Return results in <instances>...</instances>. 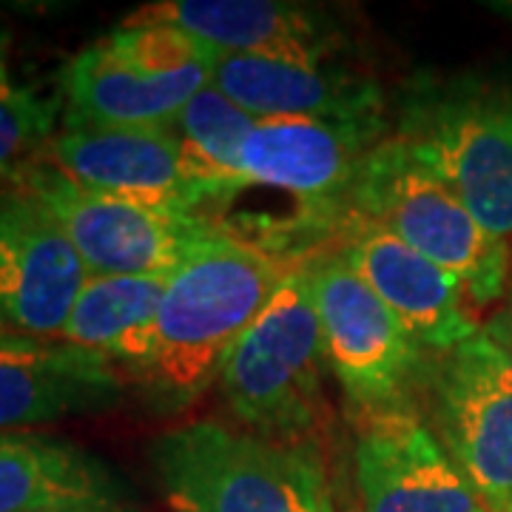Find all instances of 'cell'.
<instances>
[{"instance_id": "cell-1", "label": "cell", "mask_w": 512, "mask_h": 512, "mask_svg": "<svg viewBox=\"0 0 512 512\" xmlns=\"http://www.w3.org/2000/svg\"><path fill=\"white\" fill-rule=\"evenodd\" d=\"M296 262L217 234L185 259L165 288L146 367L137 373L160 410L194 404Z\"/></svg>"}, {"instance_id": "cell-18", "label": "cell", "mask_w": 512, "mask_h": 512, "mask_svg": "<svg viewBox=\"0 0 512 512\" xmlns=\"http://www.w3.org/2000/svg\"><path fill=\"white\" fill-rule=\"evenodd\" d=\"M171 276H89L77 293L60 339L92 350L111 365L146 367L154 342V322Z\"/></svg>"}, {"instance_id": "cell-23", "label": "cell", "mask_w": 512, "mask_h": 512, "mask_svg": "<svg viewBox=\"0 0 512 512\" xmlns=\"http://www.w3.org/2000/svg\"><path fill=\"white\" fill-rule=\"evenodd\" d=\"M46 512H137L126 504H106V507H66V510H46Z\"/></svg>"}, {"instance_id": "cell-5", "label": "cell", "mask_w": 512, "mask_h": 512, "mask_svg": "<svg viewBox=\"0 0 512 512\" xmlns=\"http://www.w3.org/2000/svg\"><path fill=\"white\" fill-rule=\"evenodd\" d=\"M396 137L490 234L512 237V89L416 83Z\"/></svg>"}, {"instance_id": "cell-19", "label": "cell", "mask_w": 512, "mask_h": 512, "mask_svg": "<svg viewBox=\"0 0 512 512\" xmlns=\"http://www.w3.org/2000/svg\"><path fill=\"white\" fill-rule=\"evenodd\" d=\"M256 123H259V117L234 103L214 83L202 86L200 92L185 103L180 117L174 120V131L183 137L191 163L202 177V183L211 191L205 208L237 180L239 154H242V146Z\"/></svg>"}, {"instance_id": "cell-8", "label": "cell", "mask_w": 512, "mask_h": 512, "mask_svg": "<svg viewBox=\"0 0 512 512\" xmlns=\"http://www.w3.org/2000/svg\"><path fill=\"white\" fill-rule=\"evenodd\" d=\"M430 419L487 512H512V370L478 333L433 359Z\"/></svg>"}, {"instance_id": "cell-16", "label": "cell", "mask_w": 512, "mask_h": 512, "mask_svg": "<svg viewBox=\"0 0 512 512\" xmlns=\"http://www.w3.org/2000/svg\"><path fill=\"white\" fill-rule=\"evenodd\" d=\"M126 23H160L197 37L217 55H325V32L308 9L276 0H160Z\"/></svg>"}, {"instance_id": "cell-4", "label": "cell", "mask_w": 512, "mask_h": 512, "mask_svg": "<svg viewBox=\"0 0 512 512\" xmlns=\"http://www.w3.org/2000/svg\"><path fill=\"white\" fill-rule=\"evenodd\" d=\"M350 217L379 225L456 274L476 305L495 302L507 288V242L490 234L456 191L419 163L396 134L367 157L350 191Z\"/></svg>"}, {"instance_id": "cell-24", "label": "cell", "mask_w": 512, "mask_h": 512, "mask_svg": "<svg viewBox=\"0 0 512 512\" xmlns=\"http://www.w3.org/2000/svg\"><path fill=\"white\" fill-rule=\"evenodd\" d=\"M322 512H336V501H333V495H330L328 501H325V507H322Z\"/></svg>"}, {"instance_id": "cell-13", "label": "cell", "mask_w": 512, "mask_h": 512, "mask_svg": "<svg viewBox=\"0 0 512 512\" xmlns=\"http://www.w3.org/2000/svg\"><path fill=\"white\" fill-rule=\"evenodd\" d=\"M117 367L63 339L0 333V433L103 410L120 399Z\"/></svg>"}, {"instance_id": "cell-21", "label": "cell", "mask_w": 512, "mask_h": 512, "mask_svg": "<svg viewBox=\"0 0 512 512\" xmlns=\"http://www.w3.org/2000/svg\"><path fill=\"white\" fill-rule=\"evenodd\" d=\"M481 333L493 342L495 348H498V353L504 356V362H507L512 370V296L510 302H507V308L498 313L493 322L481 330Z\"/></svg>"}, {"instance_id": "cell-2", "label": "cell", "mask_w": 512, "mask_h": 512, "mask_svg": "<svg viewBox=\"0 0 512 512\" xmlns=\"http://www.w3.org/2000/svg\"><path fill=\"white\" fill-rule=\"evenodd\" d=\"M148 458L171 512H322L333 495L313 447L220 421L165 430Z\"/></svg>"}, {"instance_id": "cell-11", "label": "cell", "mask_w": 512, "mask_h": 512, "mask_svg": "<svg viewBox=\"0 0 512 512\" xmlns=\"http://www.w3.org/2000/svg\"><path fill=\"white\" fill-rule=\"evenodd\" d=\"M86 265L37 205L18 194L0 202V333L60 339Z\"/></svg>"}, {"instance_id": "cell-7", "label": "cell", "mask_w": 512, "mask_h": 512, "mask_svg": "<svg viewBox=\"0 0 512 512\" xmlns=\"http://www.w3.org/2000/svg\"><path fill=\"white\" fill-rule=\"evenodd\" d=\"M12 194L55 222L89 276H171L220 234L194 214L89 191L49 160L35 165Z\"/></svg>"}, {"instance_id": "cell-10", "label": "cell", "mask_w": 512, "mask_h": 512, "mask_svg": "<svg viewBox=\"0 0 512 512\" xmlns=\"http://www.w3.org/2000/svg\"><path fill=\"white\" fill-rule=\"evenodd\" d=\"M46 160L89 191L194 217L211 194L174 126H66L52 140Z\"/></svg>"}, {"instance_id": "cell-12", "label": "cell", "mask_w": 512, "mask_h": 512, "mask_svg": "<svg viewBox=\"0 0 512 512\" xmlns=\"http://www.w3.org/2000/svg\"><path fill=\"white\" fill-rule=\"evenodd\" d=\"M342 254L424 350L444 353L481 333L467 308L464 282L390 231L350 217Z\"/></svg>"}, {"instance_id": "cell-22", "label": "cell", "mask_w": 512, "mask_h": 512, "mask_svg": "<svg viewBox=\"0 0 512 512\" xmlns=\"http://www.w3.org/2000/svg\"><path fill=\"white\" fill-rule=\"evenodd\" d=\"M9 52H12V35H9V29L0 23V80L12 77V74H9Z\"/></svg>"}, {"instance_id": "cell-9", "label": "cell", "mask_w": 512, "mask_h": 512, "mask_svg": "<svg viewBox=\"0 0 512 512\" xmlns=\"http://www.w3.org/2000/svg\"><path fill=\"white\" fill-rule=\"evenodd\" d=\"M353 487L359 512H487L416 407L359 416Z\"/></svg>"}, {"instance_id": "cell-14", "label": "cell", "mask_w": 512, "mask_h": 512, "mask_svg": "<svg viewBox=\"0 0 512 512\" xmlns=\"http://www.w3.org/2000/svg\"><path fill=\"white\" fill-rule=\"evenodd\" d=\"M211 83L259 120L384 114L379 83L325 55H222Z\"/></svg>"}, {"instance_id": "cell-6", "label": "cell", "mask_w": 512, "mask_h": 512, "mask_svg": "<svg viewBox=\"0 0 512 512\" xmlns=\"http://www.w3.org/2000/svg\"><path fill=\"white\" fill-rule=\"evenodd\" d=\"M308 265L328 370L356 416L413 407L433 365L430 350L421 348L342 251L313 256Z\"/></svg>"}, {"instance_id": "cell-3", "label": "cell", "mask_w": 512, "mask_h": 512, "mask_svg": "<svg viewBox=\"0 0 512 512\" xmlns=\"http://www.w3.org/2000/svg\"><path fill=\"white\" fill-rule=\"evenodd\" d=\"M325 367L311 265L302 262L231 350L217 384L251 433L313 447L328 419Z\"/></svg>"}, {"instance_id": "cell-17", "label": "cell", "mask_w": 512, "mask_h": 512, "mask_svg": "<svg viewBox=\"0 0 512 512\" xmlns=\"http://www.w3.org/2000/svg\"><path fill=\"white\" fill-rule=\"evenodd\" d=\"M123 504L117 478L72 441L0 433V512Z\"/></svg>"}, {"instance_id": "cell-20", "label": "cell", "mask_w": 512, "mask_h": 512, "mask_svg": "<svg viewBox=\"0 0 512 512\" xmlns=\"http://www.w3.org/2000/svg\"><path fill=\"white\" fill-rule=\"evenodd\" d=\"M57 103L23 89L12 77L0 80V180L15 185L46 160L57 137Z\"/></svg>"}, {"instance_id": "cell-15", "label": "cell", "mask_w": 512, "mask_h": 512, "mask_svg": "<svg viewBox=\"0 0 512 512\" xmlns=\"http://www.w3.org/2000/svg\"><path fill=\"white\" fill-rule=\"evenodd\" d=\"M208 74H160L97 40L66 63V126L171 128Z\"/></svg>"}]
</instances>
